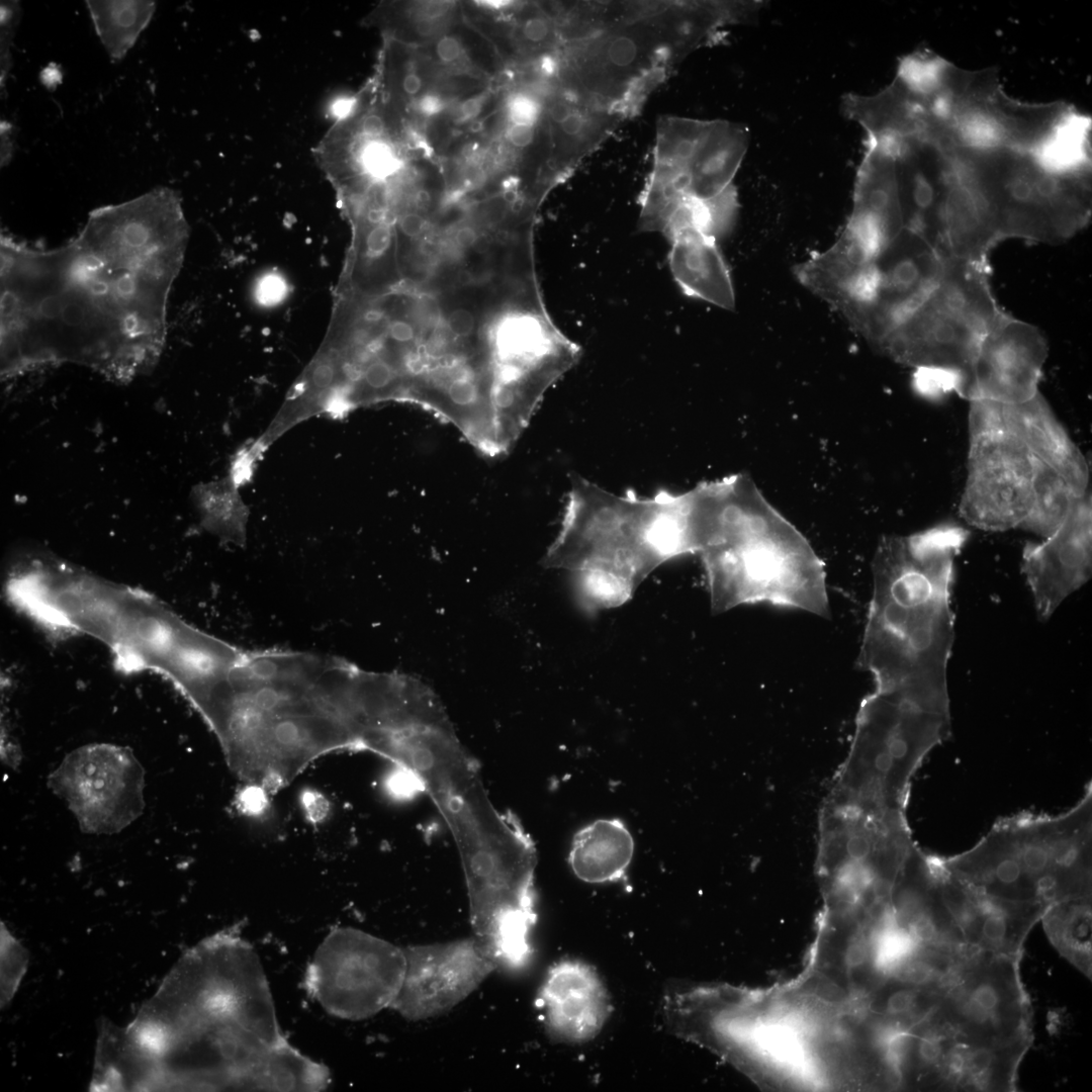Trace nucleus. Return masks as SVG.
I'll return each instance as SVG.
<instances>
[{
    "label": "nucleus",
    "instance_id": "nucleus-1",
    "mask_svg": "<svg viewBox=\"0 0 1092 1092\" xmlns=\"http://www.w3.org/2000/svg\"><path fill=\"white\" fill-rule=\"evenodd\" d=\"M188 225L166 187L98 207L53 249L1 235V361L5 375L75 362L125 381L151 369Z\"/></svg>",
    "mask_w": 1092,
    "mask_h": 1092
},
{
    "label": "nucleus",
    "instance_id": "nucleus-2",
    "mask_svg": "<svg viewBox=\"0 0 1092 1092\" xmlns=\"http://www.w3.org/2000/svg\"><path fill=\"white\" fill-rule=\"evenodd\" d=\"M172 1090L322 1091L329 1069L284 1036L260 959L238 927L189 949L130 1025Z\"/></svg>",
    "mask_w": 1092,
    "mask_h": 1092
},
{
    "label": "nucleus",
    "instance_id": "nucleus-3",
    "mask_svg": "<svg viewBox=\"0 0 1092 1092\" xmlns=\"http://www.w3.org/2000/svg\"><path fill=\"white\" fill-rule=\"evenodd\" d=\"M349 675L339 657L246 650L212 731L233 771L271 794L317 757L354 750Z\"/></svg>",
    "mask_w": 1092,
    "mask_h": 1092
},
{
    "label": "nucleus",
    "instance_id": "nucleus-4",
    "mask_svg": "<svg viewBox=\"0 0 1092 1092\" xmlns=\"http://www.w3.org/2000/svg\"><path fill=\"white\" fill-rule=\"evenodd\" d=\"M969 538L956 523L887 537L874 563V590L857 664L877 693L950 715L947 663L954 639V562Z\"/></svg>",
    "mask_w": 1092,
    "mask_h": 1092
},
{
    "label": "nucleus",
    "instance_id": "nucleus-5",
    "mask_svg": "<svg viewBox=\"0 0 1092 1092\" xmlns=\"http://www.w3.org/2000/svg\"><path fill=\"white\" fill-rule=\"evenodd\" d=\"M729 1L588 2L581 35L559 50V84L624 117L666 73L736 24Z\"/></svg>",
    "mask_w": 1092,
    "mask_h": 1092
},
{
    "label": "nucleus",
    "instance_id": "nucleus-6",
    "mask_svg": "<svg viewBox=\"0 0 1092 1092\" xmlns=\"http://www.w3.org/2000/svg\"><path fill=\"white\" fill-rule=\"evenodd\" d=\"M691 551L681 493L618 495L573 475L559 534L543 563L574 572L592 606L614 607L657 566Z\"/></svg>",
    "mask_w": 1092,
    "mask_h": 1092
},
{
    "label": "nucleus",
    "instance_id": "nucleus-7",
    "mask_svg": "<svg viewBox=\"0 0 1092 1092\" xmlns=\"http://www.w3.org/2000/svg\"><path fill=\"white\" fill-rule=\"evenodd\" d=\"M700 552L716 613L767 602L829 615L818 558L742 477L725 479L707 515Z\"/></svg>",
    "mask_w": 1092,
    "mask_h": 1092
},
{
    "label": "nucleus",
    "instance_id": "nucleus-8",
    "mask_svg": "<svg viewBox=\"0 0 1092 1092\" xmlns=\"http://www.w3.org/2000/svg\"><path fill=\"white\" fill-rule=\"evenodd\" d=\"M1092 788L1069 810L1020 812L996 821L972 848L939 856L958 881L978 893L1046 908L1092 894Z\"/></svg>",
    "mask_w": 1092,
    "mask_h": 1092
},
{
    "label": "nucleus",
    "instance_id": "nucleus-9",
    "mask_svg": "<svg viewBox=\"0 0 1092 1092\" xmlns=\"http://www.w3.org/2000/svg\"><path fill=\"white\" fill-rule=\"evenodd\" d=\"M950 734V715L874 692L861 703L854 739L828 804L905 812L910 782Z\"/></svg>",
    "mask_w": 1092,
    "mask_h": 1092
},
{
    "label": "nucleus",
    "instance_id": "nucleus-10",
    "mask_svg": "<svg viewBox=\"0 0 1092 1092\" xmlns=\"http://www.w3.org/2000/svg\"><path fill=\"white\" fill-rule=\"evenodd\" d=\"M1006 313L993 293L989 262L947 257L926 300L880 351L914 368L958 370L966 383L983 338Z\"/></svg>",
    "mask_w": 1092,
    "mask_h": 1092
},
{
    "label": "nucleus",
    "instance_id": "nucleus-11",
    "mask_svg": "<svg viewBox=\"0 0 1092 1092\" xmlns=\"http://www.w3.org/2000/svg\"><path fill=\"white\" fill-rule=\"evenodd\" d=\"M961 517L985 531L1019 528L1032 503L1033 457L1006 425L1001 403L972 400Z\"/></svg>",
    "mask_w": 1092,
    "mask_h": 1092
},
{
    "label": "nucleus",
    "instance_id": "nucleus-12",
    "mask_svg": "<svg viewBox=\"0 0 1092 1092\" xmlns=\"http://www.w3.org/2000/svg\"><path fill=\"white\" fill-rule=\"evenodd\" d=\"M405 969L404 948L357 928L338 927L315 949L303 985L327 1013L357 1021L391 1008Z\"/></svg>",
    "mask_w": 1092,
    "mask_h": 1092
},
{
    "label": "nucleus",
    "instance_id": "nucleus-13",
    "mask_svg": "<svg viewBox=\"0 0 1092 1092\" xmlns=\"http://www.w3.org/2000/svg\"><path fill=\"white\" fill-rule=\"evenodd\" d=\"M748 136L741 124L705 120L690 153L653 160L640 197V230L660 233L682 204H712L736 196L733 179L746 154Z\"/></svg>",
    "mask_w": 1092,
    "mask_h": 1092
},
{
    "label": "nucleus",
    "instance_id": "nucleus-14",
    "mask_svg": "<svg viewBox=\"0 0 1092 1092\" xmlns=\"http://www.w3.org/2000/svg\"><path fill=\"white\" fill-rule=\"evenodd\" d=\"M86 833L121 831L143 813L145 772L130 750L94 743L70 752L48 780Z\"/></svg>",
    "mask_w": 1092,
    "mask_h": 1092
},
{
    "label": "nucleus",
    "instance_id": "nucleus-15",
    "mask_svg": "<svg viewBox=\"0 0 1092 1092\" xmlns=\"http://www.w3.org/2000/svg\"><path fill=\"white\" fill-rule=\"evenodd\" d=\"M1018 958L983 952L941 993L934 1014L964 1040L989 1043L1031 1034V1007Z\"/></svg>",
    "mask_w": 1092,
    "mask_h": 1092
},
{
    "label": "nucleus",
    "instance_id": "nucleus-16",
    "mask_svg": "<svg viewBox=\"0 0 1092 1092\" xmlns=\"http://www.w3.org/2000/svg\"><path fill=\"white\" fill-rule=\"evenodd\" d=\"M943 262L944 258L924 239L903 230L874 259V290L847 322L880 351L926 300L940 277Z\"/></svg>",
    "mask_w": 1092,
    "mask_h": 1092
},
{
    "label": "nucleus",
    "instance_id": "nucleus-17",
    "mask_svg": "<svg viewBox=\"0 0 1092 1092\" xmlns=\"http://www.w3.org/2000/svg\"><path fill=\"white\" fill-rule=\"evenodd\" d=\"M404 953L405 974L391 1008L412 1021L450 1010L497 969L474 936L410 945Z\"/></svg>",
    "mask_w": 1092,
    "mask_h": 1092
},
{
    "label": "nucleus",
    "instance_id": "nucleus-18",
    "mask_svg": "<svg viewBox=\"0 0 1092 1092\" xmlns=\"http://www.w3.org/2000/svg\"><path fill=\"white\" fill-rule=\"evenodd\" d=\"M1048 354L1040 330L1007 312L983 338L961 396L1002 404L1027 401L1039 391Z\"/></svg>",
    "mask_w": 1092,
    "mask_h": 1092
},
{
    "label": "nucleus",
    "instance_id": "nucleus-19",
    "mask_svg": "<svg viewBox=\"0 0 1092 1092\" xmlns=\"http://www.w3.org/2000/svg\"><path fill=\"white\" fill-rule=\"evenodd\" d=\"M1092 569V502L1087 491L1064 523L1039 543L1022 551L1021 570L1036 613L1048 620L1061 603L1085 584Z\"/></svg>",
    "mask_w": 1092,
    "mask_h": 1092
},
{
    "label": "nucleus",
    "instance_id": "nucleus-20",
    "mask_svg": "<svg viewBox=\"0 0 1092 1092\" xmlns=\"http://www.w3.org/2000/svg\"><path fill=\"white\" fill-rule=\"evenodd\" d=\"M942 900L965 940L998 956L1021 958L1023 942L1046 907L1038 902H1019L987 896L953 878L929 854Z\"/></svg>",
    "mask_w": 1092,
    "mask_h": 1092
},
{
    "label": "nucleus",
    "instance_id": "nucleus-21",
    "mask_svg": "<svg viewBox=\"0 0 1092 1092\" xmlns=\"http://www.w3.org/2000/svg\"><path fill=\"white\" fill-rule=\"evenodd\" d=\"M546 1029L571 1042L592 1039L611 1013V1001L598 973L576 960L556 963L546 975L536 1000Z\"/></svg>",
    "mask_w": 1092,
    "mask_h": 1092
},
{
    "label": "nucleus",
    "instance_id": "nucleus-22",
    "mask_svg": "<svg viewBox=\"0 0 1092 1092\" xmlns=\"http://www.w3.org/2000/svg\"><path fill=\"white\" fill-rule=\"evenodd\" d=\"M545 110L552 166L564 180L625 118L581 99L559 84L548 90Z\"/></svg>",
    "mask_w": 1092,
    "mask_h": 1092
},
{
    "label": "nucleus",
    "instance_id": "nucleus-23",
    "mask_svg": "<svg viewBox=\"0 0 1092 1092\" xmlns=\"http://www.w3.org/2000/svg\"><path fill=\"white\" fill-rule=\"evenodd\" d=\"M1001 406L1006 425L1031 456L1054 469L1083 496L1089 482L1086 458L1040 391L1027 401Z\"/></svg>",
    "mask_w": 1092,
    "mask_h": 1092
},
{
    "label": "nucleus",
    "instance_id": "nucleus-24",
    "mask_svg": "<svg viewBox=\"0 0 1092 1092\" xmlns=\"http://www.w3.org/2000/svg\"><path fill=\"white\" fill-rule=\"evenodd\" d=\"M420 50L442 84L489 86L503 80L507 72L493 43L465 17Z\"/></svg>",
    "mask_w": 1092,
    "mask_h": 1092
},
{
    "label": "nucleus",
    "instance_id": "nucleus-25",
    "mask_svg": "<svg viewBox=\"0 0 1092 1092\" xmlns=\"http://www.w3.org/2000/svg\"><path fill=\"white\" fill-rule=\"evenodd\" d=\"M668 264L685 294L732 310L735 293L727 263L717 240L699 232L681 233L669 241Z\"/></svg>",
    "mask_w": 1092,
    "mask_h": 1092
},
{
    "label": "nucleus",
    "instance_id": "nucleus-26",
    "mask_svg": "<svg viewBox=\"0 0 1092 1092\" xmlns=\"http://www.w3.org/2000/svg\"><path fill=\"white\" fill-rule=\"evenodd\" d=\"M634 854V840L619 819H599L573 836L568 861L574 875L590 884L622 879Z\"/></svg>",
    "mask_w": 1092,
    "mask_h": 1092
},
{
    "label": "nucleus",
    "instance_id": "nucleus-27",
    "mask_svg": "<svg viewBox=\"0 0 1092 1092\" xmlns=\"http://www.w3.org/2000/svg\"><path fill=\"white\" fill-rule=\"evenodd\" d=\"M94 1073V1088L108 1090H145L160 1088L161 1074L157 1058L129 1027L108 1028L99 1038Z\"/></svg>",
    "mask_w": 1092,
    "mask_h": 1092
},
{
    "label": "nucleus",
    "instance_id": "nucleus-28",
    "mask_svg": "<svg viewBox=\"0 0 1092 1092\" xmlns=\"http://www.w3.org/2000/svg\"><path fill=\"white\" fill-rule=\"evenodd\" d=\"M463 19L462 1L413 0L380 4L367 21L378 26L385 38L422 48Z\"/></svg>",
    "mask_w": 1092,
    "mask_h": 1092
},
{
    "label": "nucleus",
    "instance_id": "nucleus-29",
    "mask_svg": "<svg viewBox=\"0 0 1092 1092\" xmlns=\"http://www.w3.org/2000/svg\"><path fill=\"white\" fill-rule=\"evenodd\" d=\"M1030 1043L1031 1034L989 1043L961 1039V1068L954 1091H1014L1019 1064Z\"/></svg>",
    "mask_w": 1092,
    "mask_h": 1092
},
{
    "label": "nucleus",
    "instance_id": "nucleus-30",
    "mask_svg": "<svg viewBox=\"0 0 1092 1092\" xmlns=\"http://www.w3.org/2000/svg\"><path fill=\"white\" fill-rule=\"evenodd\" d=\"M1091 897L1052 904L1041 916L1052 943L1091 979Z\"/></svg>",
    "mask_w": 1092,
    "mask_h": 1092
},
{
    "label": "nucleus",
    "instance_id": "nucleus-31",
    "mask_svg": "<svg viewBox=\"0 0 1092 1092\" xmlns=\"http://www.w3.org/2000/svg\"><path fill=\"white\" fill-rule=\"evenodd\" d=\"M96 34L112 61H121L150 23L154 1H86Z\"/></svg>",
    "mask_w": 1092,
    "mask_h": 1092
},
{
    "label": "nucleus",
    "instance_id": "nucleus-32",
    "mask_svg": "<svg viewBox=\"0 0 1092 1092\" xmlns=\"http://www.w3.org/2000/svg\"><path fill=\"white\" fill-rule=\"evenodd\" d=\"M1080 497L1059 473L1033 457L1032 503L1019 528L1044 538L1051 536Z\"/></svg>",
    "mask_w": 1092,
    "mask_h": 1092
},
{
    "label": "nucleus",
    "instance_id": "nucleus-33",
    "mask_svg": "<svg viewBox=\"0 0 1092 1092\" xmlns=\"http://www.w3.org/2000/svg\"><path fill=\"white\" fill-rule=\"evenodd\" d=\"M199 499L205 529L224 541L243 546L247 538L248 509L233 480L207 486L200 492Z\"/></svg>",
    "mask_w": 1092,
    "mask_h": 1092
},
{
    "label": "nucleus",
    "instance_id": "nucleus-34",
    "mask_svg": "<svg viewBox=\"0 0 1092 1092\" xmlns=\"http://www.w3.org/2000/svg\"><path fill=\"white\" fill-rule=\"evenodd\" d=\"M912 384L919 395L937 400L951 392L961 396L965 376L958 370L945 367H918L913 373Z\"/></svg>",
    "mask_w": 1092,
    "mask_h": 1092
},
{
    "label": "nucleus",
    "instance_id": "nucleus-35",
    "mask_svg": "<svg viewBox=\"0 0 1092 1092\" xmlns=\"http://www.w3.org/2000/svg\"><path fill=\"white\" fill-rule=\"evenodd\" d=\"M27 952L22 945L1 926V1006L14 995L27 966Z\"/></svg>",
    "mask_w": 1092,
    "mask_h": 1092
},
{
    "label": "nucleus",
    "instance_id": "nucleus-36",
    "mask_svg": "<svg viewBox=\"0 0 1092 1092\" xmlns=\"http://www.w3.org/2000/svg\"><path fill=\"white\" fill-rule=\"evenodd\" d=\"M20 5L17 1L1 2V89L5 86L11 67L10 48L19 22Z\"/></svg>",
    "mask_w": 1092,
    "mask_h": 1092
},
{
    "label": "nucleus",
    "instance_id": "nucleus-37",
    "mask_svg": "<svg viewBox=\"0 0 1092 1092\" xmlns=\"http://www.w3.org/2000/svg\"><path fill=\"white\" fill-rule=\"evenodd\" d=\"M287 283L276 272L263 275L256 284L255 295L259 303L273 305L279 303L287 293Z\"/></svg>",
    "mask_w": 1092,
    "mask_h": 1092
},
{
    "label": "nucleus",
    "instance_id": "nucleus-38",
    "mask_svg": "<svg viewBox=\"0 0 1092 1092\" xmlns=\"http://www.w3.org/2000/svg\"><path fill=\"white\" fill-rule=\"evenodd\" d=\"M268 795L263 788L249 784L237 797L238 808L247 815H258L266 809Z\"/></svg>",
    "mask_w": 1092,
    "mask_h": 1092
},
{
    "label": "nucleus",
    "instance_id": "nucleus-39",
    "mask_svg": "<svg viewBox=\"0 0 1092 1092\" xmlns=\"http://www.w3.org/2000/svg\"><path fill=\"white\" fill-rule=\"evenodd\" d=\"M302 804L307 817L313 821H321L328 813L329 804L318 793L309 791L303 794Z\"/></svg>",
    "mask_w": 1092,
    "mask_h": 1092
},
{
    "label": "nucleus",
    "instance_id": "nucleus-40",
    "mask_svg": "<svg viewBox=\"0 0 1092 1092\" xmlns=\"http://www.w3.org/2000/svg\"><path fill=\"white\" fill-rule=\"evenodd\" d=\"M12 125L6 121L1 122V166L9 163L13 152Z\"/></svg>",
    "mask_w": 1092,
    "mask_h": 1092
}]
</instances>
